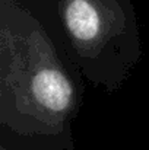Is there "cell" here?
I'll return each mask as SVG.
<instances>
[{
    "instance_id": "obj_3",
    "label": "cell",
    "mask_w": 149,
    "mask_h": 150,
    "mask_svg": "<svg viewBox=\"0 0 149 150\" xmlns=\"http://www.w3.org/2000/svg\"><path fill=\"white\" fill-rule=\"evenodd\" d=\"M0 150H75V139L25 137L0 128Z\"/></svg>"
},
{
    "instance_id": "obj_2",
    "label": "cell",
    "mask_w": 149,
    "mask_h": 150,
    "mask_svg": "<svg viewBox=\"0 0 149 150\" xmlns=\"http://www.w3.org/2000/svg\"><path fill=\"white\" fill-rule=\"evenodd\" d=\"M83 79L120 91L142 60V37L130 0H54L38 19Z\"/></svg>"
},
{
    "instance_id": "obj_1",
    "label": "cell",
    "mask_w": 149,
    "mask_h": 150,
    "mask_svg": "<svg viewBox=\"0 0 149 150\" xmlns=\"http://www.w3.org/2000/svg\"><path fill=\"white\" fill-rule=\"evenodd\" d=\"M83 80L32 13L0 0V128L25 137H73Z\"/></svg>"
}]
</instances>
